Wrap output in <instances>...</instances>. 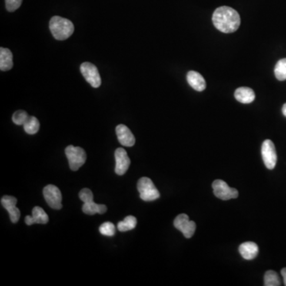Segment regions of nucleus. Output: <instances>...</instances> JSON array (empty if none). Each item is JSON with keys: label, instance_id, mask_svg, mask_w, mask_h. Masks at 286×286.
Segmentation results:
<instances>
[{"label": "nucleus", "instance_id": "nucleus-1", "mask_svg": "<svg viewBox=\"0 0 286 286\" xmlns=\"http://www.w3.org/2000/svg\"><path fill=\"white\" fill-rule=\"evenodd\" d=\"M212 22L214 27L225 34L235 32L240 28L241 18L240 14L231 7H218L213 13Z\"/></svg>", "mask_w": 286, "mask_h": 286}, {"label": "nucleus", "instance_id": "nucleus-2", "mask_svg": "<svg viewBox=\"0 0 286 286\" xmlns=\"http://www.w3.org/2000/svg\"><path fill=\"white\" fill-rule=\"evenodd\" d=\"M50 30L56 39L64 41L74 34V25L67 18L54 16L50 21Z\"/></svg>", "mask_w": 286, "mask_h": 286}, {"label": "nucleus", "instance_id": "nucleus-3", "mask_svg": "<svg viewBox=\"0 0 286 286\" xmlns=\"http://www.w3.org/2000/svg\"><path fill=\"white\" fill-rule=\"evenodd\" d=\"M79 197L84 202L82 206L83 212L87 214H104L107 211V206L104 204H96L93 200L92 192L89 188H83L80 193Z\"/></svg>", "mask_w": 286, "mask_h": 286}, {"label": "nucleus", "instance_id": "nucleus-4", "mask_svg": "<svg viewBox=\"0 0 286 286\" xmlns=\"http://www.w3.org/2000/svg\"><path fill=\"white\" fill-rule=\"evenodd\" d=\"M140 198L144 201H154L160 197V193L148 177H141L137 184Z\"/></svg>", "mask_w": 286, "mask_h": 286}, {"label": "nucleus", "instance_id": "nucleus-5", "mask_svg": "<svg viewBox=\"0 0 286 286\" xmlns=\"http://www.w3.org/2000/svg\"><path fill=\"white\" fill-rule=\"evenodd\" d=\"M65 154L68 160L70 169L73 171H77L85 163L87 159L85 151L81 147L68 146L65 149Z\"/></svg>", "mask_w": 286, "mask_h": 286}, {"label": "nucleus", "instance_id": "nucleus-6", "mask_svg": "<svg viewBox=\"0 0 286 286\" xmlns=\"http://www.w3.org/2000/svg\"><path fill=\"white\" fill-rule=\"evenodd\" d=\"M212 188L214 196L220 200H228L239 197L238 190L229 187L228 184L222 180L213 181Z\"/></svg>", "mask_w": 286, "mask_h": 286}, {"label": "nucleus", "instance_id": "nucleus-7", "mask_svg": "<svg viewBox=\"0 0 286 286\" xmlns=\"http://www.w3.org/2000/svg\"><path fill=\"white\" fill-rule=\"evenodd\" d=\"M261 152L265 165L269 170H274L277 161V152L274 142L270 139L265 140L261 146Z\"/></svg>", "mask_w": 286, "mask_h": 286}, {"label": "nucleus", "instance_id": "nucleus-8", "mask_svg": "<svg viewBox=\"0 0 286 286\" xmlns=\"http://www.w3.org/2000/svg\"><path fill=\"white\" fill-rule=\"evenodd\" d=\"M43 196L50 207H52L54 209H61L62 196H61V191L57 186L53 185V184L45 186L43 189Z\"/></svg>", "mask_w": 286, "mask_h": 286}, {"label": "nucleus", "instance_id": "nucleus-9", "mask_svg": "<svg viewBox=\"0 0 286 286\" xmlns=\"http://www.w3.org/2000/svg\"><path fill=\"white\" fill-rule=\"evenodd\" d=\"M174 225L175 228L181 231L184 237L191 238L195 233L197 225L195 222L189 220V217L186 214H180L174 220Z\"/></svg>", "mask_w": 286, "mask_h": 286}, {"label": "nucleus", "instance_id": "nucleus-10", "mask_svg": "<svg viewBox=\"0 0 286 286\" xmlns=\"http://www.w3.org/2000/svg\"><path fill=\"white\" fill-rule=\"evenodd\" d=\"M81 72L83 77L93 88H99L101 85V77L98 68L95 64L89 62L83 63L81 65Z\"/></svg>", "mask_w": 286, "mask_h": 286}, {"label": "nucleus", "instance_id": "nucleus-11", "mask_svg": "<svg viewBox=\"0 0 286 286\" xmlns=\"http://www.w3.org/2000/svg\"><path fill=\"white\" fill-rule=\"evenodd\" d=\"M115 157V174L124 175L131 164V160L127 155V151L124 148H118L114 152Z\"/></svg>", "mask_w": 286, "mask_h": 286}, {"label": "nucleus", "instance_id": "nucleus-12", "mask_svg": "<svg viewBox=\"0 0 286 286\" xmlns=\"http://www.w3.org/2000/svg\"><path fill=\"white\" fill-rule=\"evenodd\" d=\"M1 204L9 213L11 221L13 224H16L21 216L19 209L16 207L17 199L11 196H4L1 199Z\"/></svg>", "mask_w": 286, "mask_h": 286}, {"label": "nucleus", "instance_id": "nucleus-13", "mask_svg": "<svg viewBox=\"0 0 286 286\" xmlns=\"http://www.w3.org/2000/svg\"><path fill=\"white\" fill-rule=\"evenodd\" d=\"M115 131H116L117 138L121 145L127 147H133L134 145L135 138L127 126L120 124L117 126Z\"/></svg>", "mask_w": 286, "mask_h": 286}, {"label": "nucleus", "instance_id": "nucleus-14", "mask_svg": "<svg viewBox=\"0 0 286 286\" xmlns=\"http://www.w3.org/2000/svg\"><path fill=\"white\" fill-rule=\"evenodd\" d=\"M48 222V214L38 206H36L33 208L32 217L27 216L25 218V223L28 226L32 225L34 224H45Z\"/></svg>", "mask_w": 286, "mask_h": 286}, {"label": "nucleus", "instance_id": "nucleus-15", "mask_svg": "<svg viewBox=\"0 0 286 286\" xmlns=\"http://www.w3.org/2000/svg\"><path fill=\"white\" fill-rule=\"evenodd\" d=\"M239 251L244 259L252 260L257 257L259 248L254 242H246L240 246Z\"/></svg>", "mask_w": 286, "mask_h": 286}, {"label": "nucleus", "instance_id": "nucleus-16", "mask_svg": "<svg viewBox=\"0 0 286 286\" xmlns=\"http://www.w3.org/2000/svg\"><path fill=\"white\" fill-rule=\"evenodd\" d=\"M187 81L193 89L197 91H204L206 88V81L201 74L196 71H189L187 74Z\"/></svg>", "mask_w": 286, "mask_h": 286}, {"label": "nucleus", "instance_id": "nucleus-17", "mask_svg": "<svg viewBox=\"0 0 286 286\" xmlns=\"http://www.w3.org/2000/svg\"><path fill=\"white\" fill-rule=\"evenodd\" d=\"M234 97L239 102L247 104L254 101L255 99V94L251 88H247V87H241L235 90Z\"/></svg>", "mask_w": 286, "mask_h": 286}, {"label": "nucleus", "instance_id": "nucleus-18", "mask_svg": "<svg viewBox=\"0 0 286 286\" xmlns=\"http://www.w3.org/2000/svg\"><path fill=\"white\" fill-rule=\"evenodd\" d=\"M13 54L9 49L0 48V69L5 72L11 69L13 67Z\"/></svg>", "mask_w": 286, "mask_h": 286}, {"label": "nucleus", "instance_id": "nucleus-19", "mask_svg": "<svg viewBox=\"0 0 286 286\" xmlns=\"http://www.w3.org/2000/svg\"><path fill=\"white\" fill-rule=\"evenodd\" d=\"M137 226V219L132 216L126 217L123 221L118 222V230L121 232L131 231Z\"/></svg>", "mask_w": 286, "mask_h": 286}, {"label": "nucleus", "instance_id": "nucleus-20", "mask_svg": "<svg viewBox=\"0 0 286 286\" xmlns=\"http://www.w3.org/2000/svg\"><path fill=\"white\" fill-rule=\"evenodd\" d=\"M24 130L29 134H35L40 128V123L34 116H29L28 120L23 125Z\"/></svg>", "mask_w": 286, "mask_h": 286}, {"label": "nucleus", "instance_id": "nucleus-21", "mask_svg": "<svg viewBox=\"0 0 286 286\" xmlns=\"http://www.w3.org/2000/svg\"><path fill=\"white\" fill-rule=\"evenodd\" d=\"M264 285L266 286H280L281 281L279 278L278 274L274 270H268L265 274Z\"/></svg>", "mask_w": 286, "mask_h": 286}, {"label": "nucleus", "instance_id": "nucleus-22", "mask_svg": "<svg viewBox=\"0 0 286 286\" xmlns=\"http://www.w3.org/2000/svg\"><path fill=\"white\" fill-rule=\"evenodd\" d=\"M276 78L280 81L286 80V58L279 60L274 68Z\"/></svg>", "mask_w": 286, "mask_h": 286}, {"label": "nucleus", "instance_id": "nucleus-23", "mask_svg": "<svg viewBox=\"0 0 286 286\" xmlns=\"http://www.w3.org/2000/svg\"><path fill=\"white\" fill-rule=\"evenodd\" d=\"M29 115L23 110H18L13 114L12 120L16 125H24L28 120Z\"/></svg>", "mask_w": 286, "mask_h": 286}, {"label": "nucleus", "instance_id": "nucleus-24", "mask_svg": "<svg viewBox=\"0 0 286 286\" xmlns=\"http://www.w3.org/2000/svg\"><path fill=\"white\" fill-rule=\"evenodd\" d=\"M99 230H100V234H102L103 235L109 236V237L114 235L115 233V227L111 222H105L104 224H101Z\"/></svg>", "mask_w": 286, "mask_h": 286}, {"label": "nucleus", "instance_id": "nucleus-25", "mask_svg": "<svg viewBox=\"0 0 286 286\" xmlns=\"http://www.w3.org/2000/svg\"><path fill=\"white\" fill-rule=\"evenodd\" d=\"M5 2L7 11L13 12L19 8L22 0H5Z\"/></svg>", "mask_w": 286, "mask_h": 286}, {"label": "nucleus", "instance_id": "nucleus-26", "mask_svg": "<svg viewBox=\"0 0 286 286\" xmlns=\"http://www.w3.org/2000/svg\"><path fill=\"white\" fill-rule=\"evenodd\" d=\"M281 276H282L283 280H284V285L286 286V268H283L281 271Z\"/></svg>", "mask_w": 286, "mask_h": 286}, {"label": "nucleus", "instance_id": "nucleus-27", "mask_svg": "<svg viewBox=\"0 0 286 286\" xmlns=\"http://www.w3.org/2000/svg\"><path fill=\"white\" fill-rule=\"evenodd\" d=\"M282 113L284 116L286 117V104H284L282 107Z\"/></svg>", "mask_w": 286, "mask_h": 286}]
</instances>
